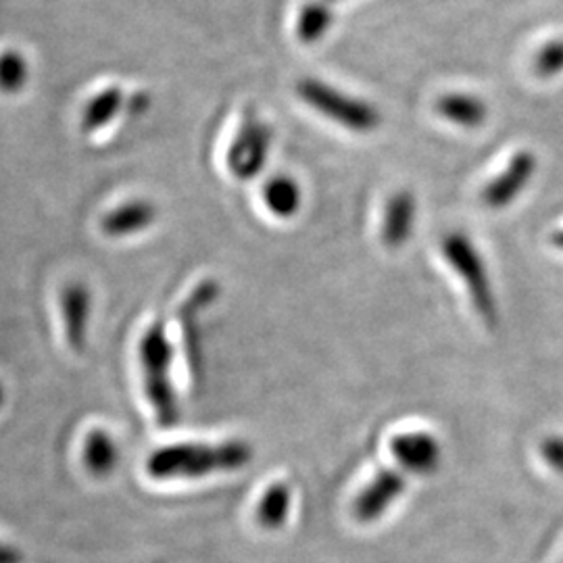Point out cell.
<instances>
[{"instance_id": "e0dca14e", "label": "cell", "mask_w": 563, "mask_h": 563, "mask_svg": "<svg viewBox=\"0 0 563 563\" xmlns=\"http://www.w3.org/2000/svg\"><path fill=\"white\" fill-rule=\"evenodd\" d=\"M334 21V13L328 0H311L307 2L299 13L297 20V36L305 44L322 41L323 36L330 32Z\"/></svg>"}, {"instance_id": "7a4b0ae2", "label": "cell", "mask_w": 563, "mask_h": 563, "mask_svg": "<svg viewBox=\"0 0 563 563\" xmlns=\"http://www.w3.org/2000/svg\"><path fill=\"white\" fill-rule=\"evenodd\" d=\"M251 443L232 439L222 443H176L153 451L146 472L155 481H199L213 474H228L253 462Z\"/></svg>"}, {"instance_id": "2e32d148", "label": "cell", "mask_w": 563, "mask_h": 563, "mask_svg": "<svg viewBox=\"0 0 563 563\" xmlns=\"http://www.w3.org/2000/svg\"><path fill=\"white\" fill-rule=\"evenodd\" d=\"M292 511V488L286 483H274L267 486L263 493L257 509H255V520L262 526L263 530H280L284 523L288 522V516Z\"/></svg>"}, {"instance_id": "9a60e30c", "label": "cell", "mask_w": 563, "mask_h": 563, "mask_svg": "<svg viewBox=\"0 0 563 563\" xmlns=\"http://www.w3.org/2000/svg\"><path fill=\"white\" fill-rule=\"evenodd\" d=\"M263 202L280 220L295 218L302 205L301 186L290 176H274L263 184Z\"/></svg>"}, {"instance_id": "ac0fdd59", "label": "cell", "mask_w": 563, "mask_h": 563, "mask_svg": "<svg viewBox=\"0 0 563 563\" xmlns=\"http://www.w3.org/2000/svg\"><path fill=\"white\" fill-rule=\"evenodd\" d=\"M30 80V63L20 51L9 48L0 55V92L20 95Z\"/></svg>"}, {"instance_id": "9c48e42d", "label": "cell", "mask_w": 563, "mask_h": 563, "mask_svg": "<svg viewBox=\"0 0 563 563\" xmlns=\"http://www.w3.org/2000/svg\"><path fill=\"white\" fill-rule=\"evenodd\" d=\"M90 307H92V297L86 284L81 282L65 284L60 292V313H63L67 344L76 353H81L86 349Z\"/></svg>"}, {"instance_id": "44dd1931", "label": "cell", "mask_w": 563, "mask_h": 563, "mask_svg": "<svg viewBox=\"0 0 563 563\" xmlns=\"http://www.w3.org/2000/svg\"><path fill=\"white\" fill-rule=\"evenodd\" d=\"M128 109H130V113L132 115H142L146 109H148V104H151V99H148V95H144V92H136V95H132L128 101Z\"/></svg>"}, {"instance_id": "7c38bea8", "label": "cell", "mask_w": 563, "mask_h": 563, "mask_svg": "<svg viewBox=\"0 0 563 563\" xmlns=\"http://www.w3.org/2000/svg\"><path fill=\"white\" fill-rule=\"evenodd\" d=\"M81 462L92 478H109L120 463V446L109 432H104L102 428H95L84 439Z\"/></svg>"}, {"instance_id": "52a82bcc", "label": "cell", "mask_w": 563, "mask_h": 563, "mask_svg": "<svg viewBox=\"0 0 563 563\" xmlns=\"http://www.w3.org/2000/svg\"><path fill=\"white\" fill-rule=\"evenodd\" d=\"M220 295H222L220 282L207 278L195 286V290L186 297V301L181 302L180 311H178L184 351H186L192 374L201 372L202 346L199 320H201L202 313L207 309H211V305L220 299Z\"/></svg>"}, {"instance_id": "ffe728a7", "label": "cell", "mask_w": 563, "mask_h": 563, "mask_svg": "<svg viewBox=\"0 0 563 563\" xmlns=\"http://www.w3.org/2000/svg\"><path fill=\"white\" fill-rule=\"evenodd\" d=\"M544 462L549 463L555 472L563 474V437H549L541 444Z\"/></svg>"}, {"instance_id": "277c9868", "label": "cell", "mask_w": 563, "mask_h": 563, "mask_svg": "<svg viewBox=\"0 0 563 563\" xmlns=\"http://www.w3.org/2000/svg\"><path fill=\"white\" fill-rule=\"evenodd\" d=\"M441 253L446 265L455 272V276L462 278L470 301L481 316V320L488 328H493L499 320V307L486 263L478 249L474 246V242L462 232H451L441 242Z\"/></svg>"}, {"instance_id": "7402d4cb", "label": "cell", "mask_w": 563, "mask_h": 563, "mask_svg": "<svg viewBox=\"0 0 563 563\" xmlns=\"http://www.w3.org/2000/svg\"><path fill=\"white\" fill-rule=\"evenodd\" d=\"M0 563H23V553L13 544L0 543Z\"/></svg>"}, {"instance_id": "8992f818", "label": "cell", "mask_w": 563, "mask_h": 563, "mask_svg": "<svg viewBox=\"0 0 563 563\" xmlns=\"http://www.w3.org/2000/svg\"><path fill=\"white\" fill-rule=\"evenodd\" d=\"M272 151V130L249 109L225 153V165L236 180H253L262 174Z\"/></svg>"}, {"instance_id": "5bb4252c", "label": "cell", "mask_w": 563, "mask_h": 563, "mask_svg": "<svg viewBox=\"0 0 563 563\" xmlns=\"http://www.w3.org/2000/svg\"><path fill=\"white\" fill-rule=\"evenodd\" d=\"M125 95L120 86H107L99 95H95L86 102L81 111V130L92 134L107 128L111 121L120 115L121 109L125 107Z\"/></svg>"}, {"instance_id": "8fae6325", "label": "cell", "mask_w": 563, "mask_h": 563, "mask_svg": "<svg viewBox=\"0 0 563 563\" xmlns=\"http://www.w3.org/2000/svg\"><path fill=\"white\" fill-rule=\"evenodd\" d=\"M157 220V207L151 201L121 202L120 207L111 209L101 218V230L109 239H123L148 230Z\"/></svg>"}, {"instance_id": "603a6c76", "label": "cell", "mask_w": 563, "mask_h": 563, "mask_svg": "<svg viewBox=\"0 0 563 563\" xmlns=\"http://www.w3.org/2000/svg\"><path fill=\"white\" fill-rule=\"evenodd\" d=\"M551 242L558 246V249H562L563 251V230H560V232H555L553 236H551Z\"/></svg>"}, {"instance_id": "6da1fadb", "label": "cell", "mask_w": 563, "mask_h": 563, "mask_svg": "<svg viewBox=\"0 0 563 563\" xmlns=\"http://www.w3.org/2000/svg\"><path fill=\"white\" fill-rule=\"evenodd\" d=\"M390 453L395 463L383 467L353 501V518L374 523L401 499L411 478L434 476L443 463V446L428 430H407L393 437Z\"/></svg>"}, {"instance_id": "5b68a950", "label": "cell", "mask_w": 563, "mask_h": 563, "mask_svg": "<svg viewBox=\"0 0 563 563\" xmlns=\"http://www.w3.org/2000/svg\"><path fill=\"white\" fill-rule=\"evenodd\" d=\"M297 95L307 107L318 111L325 120L339 123L344 130L367 134L380 125V113L376 107L342 92L332 84L305 78L297 84Z\"/></svg>"}, {"instance_id": "3957f363", "label": "cell", "mask_w": 563, "mask_h": 563, "mask_svg": "<svg viewBox=\"0 0 563 563\" xmlns=\"http://www.w3.org/2000/svg\"><path fill=\"white\" fill-rule=\"evenodd\" d=\"M144 395L162 428H174L180 422V402L172 380L174 346L167 336L163 320H155L146 328L139 344Z\"/></svg>"}, {"instance_id": "4fadbf2b", "label": "cell", "mask_w": 563, "mask_h": 563, "mask_svg": "<svg viewBox=\"0 0 563 563\" xmlns=\"http://www.w3.org/2000/svg\"><path fill=\"white\" fill-rule=\"evenodd\" d=\"M434 111L439 118L465 130L481 128L488 118L486 102L467 92H446L434 102Z\"/></svg>"}, {"instance_id": "d4e9b609", "label": "cell", "mask_w": 563, "mask_h": 563, "mask_svg": "<svg viewBox=\"0 0 563 563\" xmlns=\"http://www.w3.org/2000/svg\"><path fill=\"white\" fill-rule=\"evenodd\" d=\"M328 2H332V0H328Z\"/></svg>"}, {"instance_id": "30bf717a", "label": "cell", "mask_w": 563, "mask_h": 563, "mask_svg": "<svg viewBox=\"0 0 563 563\" xmlns=\"http://www.w3.org/2000/svg\"><path fill=\"white\" fill-rule=\"evenodd\" d=\"M416 218H418L416 197L407 190L393 195L384 207L383 230H380L384 246L388 249L405 246L413 234Z\"/></svg>"}, {"instance_id": "ba28073f", "label": "cell", "mask_w": 563, "mask_h": 563, "mask_svg": "<svg viewBox=\"0 0 563 563\" xmlns=\"http://www.w3.org/2000/svg\"><path fill=\"white\" fill-rule=\"evenodd\" d=\"M537 172V157L530 151H520L507 163L504 172L484 186L483 202L488 209H505L516 201Z\"/></svg>"}, {"instance_id": "cb8c5ba5", "label": "cell", "mask_w": 563, "mask_h": 563, "mask_svg": "<svg viewBox=\"0 0 563 563\" xmlns=\"http://www.w3.org/2000/svg\"><path fill=\"white\" fill-rule=\"evenodd\" d=\"M2 405H4V388H2V384H0V409H2Z\"/></svg>"}, {"instance_id": "d6986e66", "label": "cell", "mask_w": 563, "mask_h": 563, "mask_svg": "<svg viewBox=\"0 0 563 563\" xmlns=\"http://www.w3.org/2000/svg\"><path fill=\"white\" fill-rule=\"evenodd\" d=\"M534 69L543 78H555L563 71V41L549 42L534 57Z\"/></svg>"}]
</instances>
